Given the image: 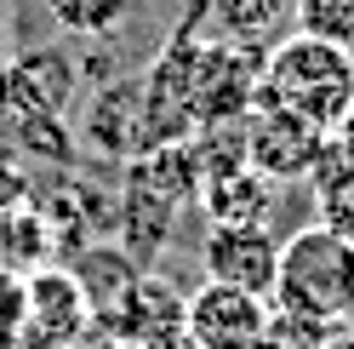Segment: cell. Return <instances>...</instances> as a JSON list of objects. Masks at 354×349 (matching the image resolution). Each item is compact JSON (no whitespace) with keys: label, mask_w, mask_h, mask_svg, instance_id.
Returning a JSON list of instances; mask_svg holds the SVG:
<instances>
[{"label":"cell","mask_w":354,"mask_h":349,"mask_svg":"<svg viewBox=\"0 0 354 349\" xmlns=\"http://www.w3.org/2000/svg\"><path fill=\"white\" fill-rule=\"evenodd\" d=\"M308 184H315V195H320V224L354 247V161H348L331 138H326V149H320L315 172H308Z\"/></svg>","instance_id":"10"},{"label":"cell","mask_w":354,"mask_h":349,"mask_svg":"<svg viewBox=\"0 0 354 349\" xmlns=\"http://www.w3.org/2000/svg\"><path fill=\"white\" fill-rule=\"evenodd\" d=\"M269 298L257 292H240V287H223V280H206L201 292L183 303V326L201 349H246L252 338L269 332Z\"/></svg>","instance_id":"7"},{"label":"cell","mask_w":354,"mask_h":349,"mask_svg":"<svg viewBox=\"0 0 354 349\" xmlns=\"http://www.w3.org/2000/svg\"><path fill=\"white\" fill-rule=\"evenodd\" d=\"M40 258H46V224H40V212H29L24 201L0 212V264L12 275H35Z\"/></svg>","instance_id":"12"},{"label":"cell","mask_w":354,"mask_h":349,"mask_svg":"<svg viewBox=\"0 0 354 349\" xmlns=\"http://www.w3.org/2000/svg\"><path fill=\"white\" fill-rule=\"evenodd\" d=\"M331 143H337V149H343V155L354 161V103H348V115L337 120V132H331Z\"/></svg>","instance_id":"18"},{"label":"cell","mask_w":354,"mask_h":349,"mask_svg":"<svg viewBox=\"0 0 354 349\" xmlns=\"http://www.w3.org/2000/svg\"><path fill=\"white\" fill-rule=\"evenodd\" d=\"M286 12H292V0H212V17L223 29V40H240V46L263 40Z\"/></svg>","instance_id":"14"},{"label":"cell","mask_w":354,"mask_h":349,"mask_svg":"<svg viewBox=\"0 0 354 349\" xmlns=\"http://www.w3.org/2000/svg\"><path fill=\"white\" fill-rule=\"evenodd\" d=\"M292 17H297V35L354 52V0H292Z\"/></svg>","instance_id":"15"},{"label":"cell","mask_w":354,"mask_h":349,"mask_svg":"<svg viewBox=\"0 0 354 349\" xmlns=\"http://www.w3.org/2000/svg\"><path fill=\"white\" fill-rule=\"evenodd\" d=\"M189 155H194V178L212 184V178H229V172L252 166V149H246V126L223 120V126H201L189 138Z\"/></svg>","instance_id":"11"},{"label":"cell","mask_w":354,"mask_h":349,"mask_svg":"<svg viewBox=\"0 0 354 349\" xmlns=\"http://www.w3.org/2000/svg\"><path fill=\"white\" fill-rule=\"evenodd\" d=\"M354 264V247L343 235H331L326 224H308L297 229L292 241L280 247V275H274V292H269V310L280 321L303 326V332H320L343 321V280Z\"/></svg>","instance_id":"2"},{"label":"cell","mask_w":354,"mask_h":349,"mask_svg":"<svg viewBox=\"0 0 354 349\" xmlns=\"http://www.w3.org/2000/svg\"><path fill=\"white\" fill-rule=\"evenodd\" d=\"M40 6L52 12L57 29L103 40V35H120V29H126V17H131L138 0H40Z\"/></svg>","instance_id":"13"},{"label":"cell","mask_w":354,"mask_h":349,"mask_svg":"<svg viewBox=\"0 0 354 349\" xmlns=\"http://www.w3.org/2000/svg\"><path fill=\"white\" fill-rule=\"evenodd\" d=\"M75 92H80V69H75V57L57 52V46L24 52L17 63L0 69V103H6L17 120H57L63 109L75 103Z\"/></svg>","instance_id":"6"},{"label":"cell","mask_w":354,"mask_h":349,"mask_svg":"<svg viewBox=\"0 0 354 349\" xmlns=\"http://www.w3.org/2000/svg\"><path fill=\"white\" fill-rule=\"evenodd\" d=\"M320 349H354V332H326Z\"/></svg>","instance_id":"20"},{"label":"cell","mask_w":354,"mask_h":349,"mask_svg":"<svg viewBox=\"0 0 354 349\" xmlns=\"http://www.w3.org/2000/svg\"><path fill=\"white\" fill-rule=\"evenodd\" d=\"M201 264H206V280L269 298L280 275V241L263 224H212L201 241Z\"/></svg>","instance_id":"5"},{"label":"cell","mask_w":354,"mask_h":349,"mask_svg":"<svg viewBox=\"0 0 354 349\" xmlns=\"http://www.w3.org/2000/svg\"><path fill=\"white\" fill-rule=\"evenodd\" d=\"M274 189L280 184L263 178L257 166H240V172H229V178L201 184V206H206L212 224H263L269 206H274Z\"/></svg>","instance_id":"9"},{"label":"cell","mask_w":354,"mask_h":349,"mask_svg":"<svg viewBox=\"0 0 354 349\" xmlns=\"http://www.w3.org/2000/svg\"><path fill=\"white\" fill-rule=\"evenodd\" d=\"M331 132H320V126H308L303 115H292V109H274V103H257L246 109V149H252V166L263 172V178L274 184H292V178H308L320 161Z\"/></svg>","instance_id":"4"},{"label":"cell","mask_w":354,"mask_h":349,"mask_svg":"<svg viewBox=\"0 0 354 349\" xmlns=\"http://www.w3.org/2000/svg\"><path fill=\"white\" fill-rule=\"evenodd\" d=\"M17 201H24V178H17L12 166H0V212L17 206Z\"/></svg>","instance_id":"17"},{"label":"cell","mask_w":354,"mask_h":349,"mask_svg":"<svg viewBox=\"0 0 354 349\" xmlns=\"http://www.w3.org/2000/svg\"><path fill=\"white\" fill-rule=\"evenodd\" d=\"M343 321H354V264H348V280H343Z\"/></svg>","instance_id":"19"},{"label":"cell","mask_w":354,"mask_h":349,"mask_svg":"<svg viewBox=\"0 0 354 349\" xmlns=\"http://www.w3.org/2000/svg\"><path fill=\"white\" fill-rule=\"evenodd\" d=\"M92 321V303H86L80 280L63 269H35L24 280V326L35 349H63L80 338V326Z\"/></svg>","instance_id":"8"},{"label":"cell","mask_w":354,"mask_h":349,"mask_svg":"<svg viewBox=\"0 0 354 349\" xmlns=\"http://www.w3.org/2000/svg\"><path fill=\"white\" fill-rule=\"evenodd\" d=\"M257 75H263V57L240 40H201V57H194V75H189V120L194 132L201 126H223L240 120L257 98Z\"/></svg>","instance_id":"3"},{"label":"cell","mask_w":354,"mask_h":349,"mask_svg":"<svg viewBox=\"0 0 354 349\" xmlns=\"http://www.w3.org/2000/svg\"><path fill=\"white\" fill-rule=\"evenodd\" d=\"M257 103L292 109V115H303L308 126H320V132H337V120L354 103V52L331 46V40H315V35L280 40V46L263 57L252 109Z\"/></svg>","instance_id":"1"},{"label":"cell","mask_w":354,"mask_h":349,"mask_svg":"<svg viewBox=\"0 0 354 349\" xmlns=\"http://www.w3.org/2000/svg\"><path fill=\"white\" fill-rule=\"evenodd\" d=\"M138 349H201L189 338V326H166V332H154V338H143Z\"/></svg>","instance_id":"16"}]
</instances>
